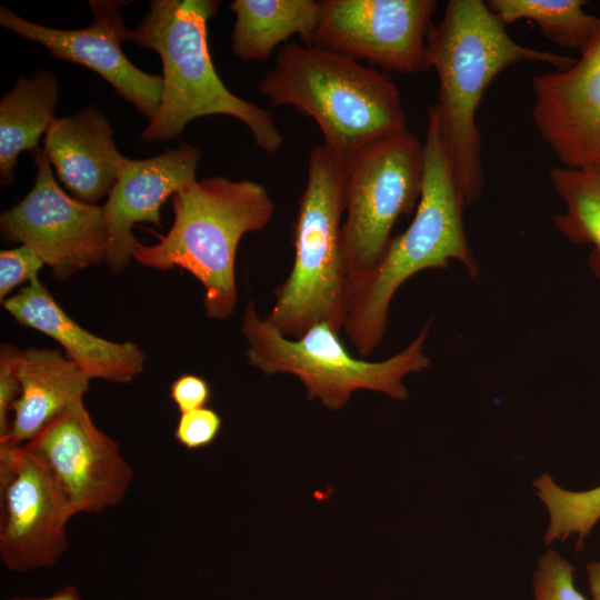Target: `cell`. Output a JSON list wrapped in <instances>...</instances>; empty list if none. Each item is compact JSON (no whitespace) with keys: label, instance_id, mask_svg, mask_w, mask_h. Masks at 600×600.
Here are the masks:
<instances>
[{"label":"cell","instance_id":"11","mask_svg":"<svg viewBox=\"0 0 600 600\" xmlns=\"http://www.w3.org/2000/svg\"><path fill=\"white\" fill-rule=\"evenodd\" d=\"M0 558L12 572L53 566L73 517L48 467L26 446L0 448Z\"/></svg>","mask_w":600,"mask_h":600},{"label":"cell","instance_id":"30","mask_svg":"<svg viewBox=\"0 0 600 600\" xmlns=\"http://www.w3.org/2000/svg\"><path fill=\"white\" fill-rule=\"evenodd\" d=\"M586 570L592 600H600V561L590 562Z\"/></svg>","mask_w":600,"mask_h":600},{"label":"cell","instance_id":"23","mask_svg":"<svg viewBox=\"0 0 600 600\" xmlns=\"http://www.w3.org/2000/svg\"><path fill=\"white\" fill-rule=\"evenodd\" d=\"M551 512L559 529L583 541L600 521V486L586 491L556 489Z\"/></svg>","mask_w":600,"mask_h":600},{"label":"cell","instance_id":"21","mask_svg":"<svg viewBox=\"0 0 600 600\" xmlns=\"http://www.w3.org/2000/svg\"><path fill=\"white\" fill-rule=\"evenodd\" d=\"M549 177L564 210L552 217L557 230L574 244H591L589 266L600 280V166L553 167Z\"/></svg>","mask_w":600,"mask_h":600},{"label":"cell","instance_id":"16","mask_svg":"<svg viewBox=\"0 0 600 600\" xmlns=\"http://www.w3.org/2000/svg\"><path fill=\"white\" fill-rule=\"evenodd\" d=\"M2 304L20 324L57 341L90 380L129 383L143 370L146 353L137 343L114 342L89 332L64 312L40 280L28 283Z\"/></svg>","mask_w":600,"mask_h":600},{"label":"cell","instance_id":"5","mask_svg":"<svg viewBox=\"0 0 600 600\" xmlns=\"http://www.w3.org/2000/svg\"><path fill=\"white\" fill-rule=\"evenodd\" d=\"M259 89L271 106L313 119L324 146L343 161L369 141L407 129L389 73L313 44L281 47Z\"/></svg>","mask_w":600,"mask_h":600},{"label":"cell","instance_id":"9","mask_svg":"<svg viewBox=\"0 0 600 600\" xmlns=\"http://www.w3.org/2000/svg\"><path fill=\"white\" fill-rule=\"evenodd\" d=\"M31 156L37 176L26 197L1 213L4 239L31 248L60 281L106 263L109 232L102 206L69 194L57 181L43 149Z\"/></svg>","mask_w":600,"mask_h":600},{"label":"cell","instance_id":"6","mask_svg":"<svg viewBox=\"0 0 600 600\" xmlns=\"http://www.w3.org/2000/svg\"><path fill=\"white\" fill-rule=\"evenodd\" d=\"M346 186V161L324 144L314 146L291 228L293 264L274 289V303L263 318L287 338L299 339L319 322L339 333L343 329L348 289L342 250Z\"/></svg>","mask_w":600,"mask_h":600},{"label":"cell","instance_id":"26","mask_svg":"<svg viewBox=\"0 0 600 600\" xmlns=\"http://www.w3.org/2000/svg\"><path fill=\"white\" fill-rule=\"evenodd\" d=\"M44 266L42 259L29 247L20 244L0 251V298L6 297L23 282L39 280V272Z\"/></svg>","mask_w":600,"mask_h":600},{"label":"cell","instance_id":"22","mask_svg":"<svg viewBox=\"0 0 600 600\" xmlns=\"http://www.w3.org/2000/svg\"><path fill=\"white\" fill-rule=\"evenodd\" d=\"M504 26L532 21L541 34L562 49L580 51L593 36L599 16L587 12L584 0H488Z\"/></svg>","mask_w":600,"mask_h":600},{"label":"cell","instance_id":"29","mask_svg":"<svg viewBox=\"0 0 600 600\" xmlns=\"http://www.w3.org/2000/svg\"><path fill=\"white\" fill-rule=\"evenodd\" d=\"M7 600H82L76 586L69 584L43 598L11 597Z\"/></svg>","mask_w":600,"mask_h":600},{"label":"cell","instance_id":"14","mask_svg":"<svg viewBox=\"0 0 600 600\" xmlns=\"http://www.w3.org/2000/svg\"><path fill=\"white\" fill-rule=\"evenodd\" d=\"M532 90L533 122L561 166H600V14L574 63L534 76Z\"/></svg>","mask_w":600,"mask_h":600},{"label":"cell","instance_id":"2","mask_svg":"<svg viewBox=\"0 0 600 600\" xmlns=\"http://www.w3.org/2000/svg\"><path fill=\"white\" fill-rule=\"evenodd\" d=\"M431 68L439 78L441 131L467 204L484 188L481 134L476 113L492 80L522 61L563 70L577 58L529 48L514 41L482 0H449L428 37Z\"/></svg>","mask_w":600,"mask_h":600},{"label":"cell","instance_id":"13","mask_svg":"<svg viewBox=\"0 0 600 600\" xmlns=\"http://www.w3.org/2000/svg\"><path fill=\"white\" fill-rule=\"evenodd\" d=\"M92 22L83 29H56L29 21L9 8L0 7V24L19 37L39 43L59 60L82 64L111 84L114 91L149 121L162 96V77L142 71L124 54L121 43L128 28L121 8L129 2L88 1Z\"/></svg>","mask_w":600,"mask_h":600},{"label":"cell","instance_id":"4","mask_svg":"<svg viewBox=\"0 0 600 600\" xmlns=\"http://www.w3.org/2000/svg\"><path fill=\"white\" fill-rule=\"evenodd\" d=\"M173 223L158 242H141L132 258L142 266L188 271L203 287L209 319L231 316L238 301L236 256L241 238L262 230L272 219L274 202L252 180L217 176L194 180L171 198Z\"/></svg>","mask_w":600,"mask_h":600},{"label":"cell","instance_id":"24","mask_svg":"<svg viewBox=\"0 0 600 600\" xmlns=\"http://www.w3.org/2000/svg\"><path fill=\"white\" fill-rule=\"evenodd\" d=\"M533 594L534 600H587L574 586L572 564L552 549L538 560Z\"/></svg>","mask_w":600,"mask_h":600},{"label":"cell","instance_id":"19","mask_svg":"<svg viewBox=\"0 0 600 600\" xmlns=\"http://www.w3.org/2000/svg\"><path fill=\"white\" fill-rule=\"evenodd\" d=\"M59 100L57 77L49 70L21 76L0 101V182L14 181V168L23 151L39 149L40 137L54 121Z\"/></svg>","mask_w":600,"mask_h":600},{"label":"cell","instance_id":"7","mask_svg":"<svg viewBox=\"0 0 600 600\" xmlns=\"http://www.w3.org/2000/svg\"><path fill=\"white\" fill-rule=\"evenodd\" d=\"M430 322L400 352L382 361H366L350 354L339 332L326 322L312 326L299 339L279 333L259 317L254 302L246 306L241 333L248 342V362L267 376L288 373L304 386L309 400L319 399L332 410L348 403L361 389L381 392L396 400L409 396L403 378L430 366L424 344Z\"/></svg>","mask_w":600,"mask_h":600},{"label":"cell","instance_id":"15","mask_svg":"<svg viewBox=\"0 0 600 600\" xmlns=\"http://www.w3.org/2000/svg\"><path fill=\"white\" fill-rule=\"evenodd\" d=\"M201 150L188 142L147 158H128L117 183L102 204L109 250L106 264L112 273L123 271L140 241L132 234L139 222L162 228L160 209L179 190L194 181Z\"/></svg>","mask_w":600,"mask_h":600},{"label":"cell","instance_id":"8","mask_svg":"<svg viewBox=\"0 0 600 600\" xmlns=\"http://www.w3.org/2000/svg\"><path fill=\"white\" fill-rule=\"evenodd\" d=\"M342 250L348 281L383 258L400 216L417 209L423 181V146L403 129L376 138L347 161Z\"/></svg>","mask_w":600,"mask_h":600},{"label":"cell","instance_id":"27","mask_svg":"<svg viewBox=\"0 0 600 600\" xmlns=\"http://www.w3.org/2000/svg\"><path fill=\"white\" fill-rule=\"evenodd\" d=\"M22 351L9 343L0 349V440L4 439L11 427V414L20 394L18 367Z\"/></svg>","mask_w":600,"mask_h":600},{"label":"cell","instance_id":"28","mask_svg":"<svg viewBox=\"0 0 600 600\" xmlns=\"http://www.w3.org/2000/svg\"><path fill=\"white\" fill-rule=\"evenodd\" d=\"M169 394L180 413L207 407L211 400L209 382L197 374L179 376L171 384Z\"/></svg>","mask_w":600,"mask_h":600},{"label":"cell","instance_id":"10","mask_svg":"<svg viewBox=\"0 0 600 600\" xmlns=\"http://www.w3.org/2000/svg\"><path fill=\"white\" fill-rule=\"evenodd\" d=\"M312 44L386 73L431 68L428 37L436 0H319Z\"/></svg>","mask_w":600,"mask_h":600},{"label":"cell","instance_id":"3","mask_svg":"<svg viewBox=\"0 0 600 600\" xmlns=\"http://www.w3.org/2000/svg\"><path fill=\"white\" fill-rule=\"evenodd\" d=\"M216 0H152L126 41L156 51L162 62L159 108L141 133L144 141H169L199 118L223 114L240 120L269 154L283 144L272 112L232 93L218 76L209 51L207 26Z\"/></svg>","mask_w":600,"mask_h":600},{"label":"cell","instance_id":"20","mask_svg":"<svg viewBox=\"0 0 600 600\" xmlns=\"http://www.w3.org/2000/svg\"><path fill=\"white\" fill-rule=\"evenodd\" d=\"M236 20L231 32L234 56L246 61H266L292 36L312 44L320 2L316 0H233Z\"/></svg>","mask_w":600,"mask_h":600},{"label":"cell","instance_id":"1","mask_svg":"<svg viewBox=\"0 0 600 600\" xmlns=\"http://www.w3.org/2000/svg\"><path fill=\"white\" fill-rule=\"evenodd\" d=\"M427 120L423 181L414 218L391 239L372 270L348 281L343 330L361 357L381 343L392 298L412 276L447 268L450 260L461 262L471 277L479 274L464 229L468 204L454 176L437 103L428 108Z\"/></svg>","mask_w":600,"mask_h":600},{"label":"cell","instance_id":"25","mask_svg":"<svg viewBox=\"0 0 600 600\" xmlns=\"http://www.w3.org/2000/svg\"><path fill=\"white\" fill-rule=\"evenodd\" d=\"M221 428V416L214 409L204 407L180 413L173 436L186 449L197 450L212 444Z\"/></svg>","mask_w":600,"mask_h":600},{"label":"cell","instance_id":"17","mask_svg":"<svg viewBox=\"0 0 600 600\" xmlns=\"http://www.w3.org/2000/svg\"><path fill=\"white\" fill-rule=\"evenodd\" d=\"M43 150L64 190L88 204L109 196L128 159L117 149L109 119L93 106L56 118Z\"/></svg>","mask_w":600,"mask_h":600},{"label":"cell","instance_id":"18","mask_svg":"<svg viewBox=\"0 0 600 600\" xmlns=\"http://www.w3.org/2000/svg\"><path fill=\"white\" fill-rule=\"evenodd\" d=\"M20 394L14 403L9 434L2 447H21L53 420L83 401L90 379L57 349L29 348L18 367Z\"/></svg>","mask_w":600,"mask_h":600},{"label":"cell","instance_id":"12","mask_svg":"<svg viewBox=\"0 0 600 600\" xmlns=\"http://www.w3.org/2000/svg\"><path fill=\"white\" fill-rule=\"evenodd\" d=\"M24 446L51 471L73 516L116 507L129 490L131 466L118 442L96 426L83 401Z\"/></svg>","mask_w":600,"mask_h":600}]
</instances>
